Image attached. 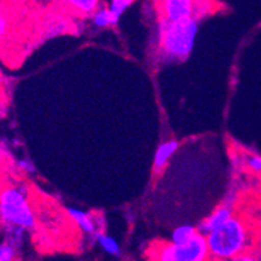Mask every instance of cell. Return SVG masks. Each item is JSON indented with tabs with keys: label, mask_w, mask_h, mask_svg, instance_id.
Returning a JSON list of instances; mask_svg holds the SVG:
<instances>
[{
	"label": "cell",
	"mask_w": 261,
	"mask_h": 261,
	"mask_svg": "<svg viewBox=\"0 0 261 261\" xmlns=\"http://www.w3.org/2000/svg\"><path fill=\"white\" fill-rule=\"evenodd\" d=\"M198 18L172 22L159 17L156 28L155 59L161 64L185 61L195 47L199 32Z\"/></svg>",
	"instance_id": "obj_1"
},
{
	"label": "cell",
	"mask_w": 261,
	"mask_h": 261,
	"mask_svg": "<svg viewBox=\"0 0 261 261\" xmlns=\"http://www.w3.org/2000/svg\"><path fill=\"white\" fill-rule=\"evenodd\" d=\"M208 251L218 261H232L252 244V232L243 217L234 215L226 224L205 237Z\"/></svg>",
	"instance_id": "obj_2"
},
{
	"label": "cell",
	"mask_w": 261,
	"mask_h": 261,
	"mask_svg": "<svg viewBox=\"0 0 261 261\" xmlns=\"http://www.w3.org/2000/svg\"><path fill=\"white\" fill-rule=\"evenodd\" d=\"M0 225L29 230L35 226V212L25 185H12L0 190Z\"/></svg>",
	"instance_id": "obj_3"
},
{
	"label": "cell",
	"mask_w": 261,
	"mask_h": 261,
	"mask_svg": "<svg viewBox=\"0 0 261 261\" xmlns=\"http://www.w3.org/2000/svg\"><path fill=\"white\" fill-rule=\"evenodd\" d=\"M210 256L205 237L198 234L185 244L165 243L156 250L155 261H207Z\"/></svg>",
	"instance_id": "obj_4"
},
{
	"label": "cell",
	"mask_w": 261,
	"mask_h": 261,
	"mask_svg": "<svg viewBox=\"0 0 261 261\" xmlns=\"http://www.w3.org/2000/svg\"><path fill=\"white\" fill-rule=\"evenodd\" d=\"M215 9V4L211 2L199 0H164L159 3V17L172 22L198 18L201 20Z\"/></svg>",
	"instance_id": "obj_5"
},
{
	"label": "cell",
	"mask_w": 261,
	"mask_h": 261,
	"mask_svg": "<svg viewBox=\"0 0 261 261\" xmlns=\"http://www.w3.org/2000/svg\"><path fill=\"white\" fill-rule=\"evenodd\" d=\"M234 205H236V201L234 200H225L224 203L220 204L215 211L210 213L205 218H203L199 225L196 226L199 234H201L203 237H207L208 234H211L212 231L217 230L218 227H221L222 225L226 224L232 216L236 215L234 213Z\"/></svg>",
	"instance_id": "obj_6"
},
{
	"label": "cell",
	"mask_w": 261,
	"mask_h": 261,
	"mask_svg": "<svg viewBox=\"0 0 261 261\" xmlns=\"http://www.w3.org/2000/svg\"><path fill=\"white\" fill-rule=\"evenodd\" d=\"M66 215L77 225L78 229L82 232H85V234L95 237L98 232L103 231L100 227V218L98 216L87 212V211L81 210V208L69 207L66 208Z\"/></svg>",
	"instance_id": "obj_7"
},
{
	"label": "cell",
	"mask_w": 261,
	"mask_h": 261,
	"mask_svg": "<svg viewBox=\"0 0 261 261\" xmlns=\"http://www.w3.org/2000/svg\"><path fill=\"white\" fill-rule=\"evenodd\" d=\"M178 147L179 143L175 139H170V141L164 142L160 146L158 147L155 152V158H153V170L156 173L161 172L163 169H165V167L168 165V163L170 161V159L174 156V153L178 151Z\"/></svg>",
	"instance_id": "obj_8"
},
{
	"label": "cell",
	"mask_w": 261,
	"mask_h": 261,
	"mask_svg": "<svg viewBox=\"0 0 261 261\" xmlns=\"http://www.w3.org/2000/svg\"><path fill=\"white\" fill-rule=\"evenodd\" d=\"M198 229L194 225L184 224L175 227L170 234V243L173 244H185L198 236Z\"/></svg>",
	"instance_id": "obj_9"
},
{
	"label": "cell",
	"mask_w": 261,
	"mask_h": 261,
	"mask_svg": "<svg viewBox=\"0 0 261 261\" xmlns=\"http://www.w3.org/2000/svg\"><path fill=\"white\" fill-rule=\"evenodd\" d=\"M64 4L82 16H92L101 3L99 0H69V2H64Z\"/></svg>",
	"instance_id": "obj_10"
},
{
	"label": "cell",
	"mask_w": 261,
	"mask_h": 261,
	"mask_svg": "<svg viewBox=\"0 0 261 261\" xmlns=\"http://www.w3.org/2000/svg\"><path fill=\"white\" fill-rule=\"evenodd\" d=\"M94 239L101 250H103L106 253H108V255L111 256L121 255L120 244H118V242L116 241L113 237L108 236V234H106L104 231H101V232H98V234L94 237Z\"/></svg>",
	"instance_id": "obj_11"
},
{
	"label": "cell",
	"mask_w": 261,
	"mask_h": 261,
	"mask_svg": "<svg viewBox=\"0 0 261 261\" xmlns=\"http://www.w3.org/2000/svg\"><path fill=\"white\" fill-rule=\"evenodd\" d=\"M91 22L95 28H99V29L117 25V22H116L113 16L111 15V12H109L108 6H104L103 3L100 4V7H99V8L94 12V15L91 16Z\"/></svg>",
	"instance_id": "obj_12"
},
{
	"label": "cell",
	"mask_w": 261,
	"mask_h": 261,
	"mask_svg": "<svg viewBox=\"0 0 261 261\" xmlns=\"http://www.w3.org/2000/svg\"><path fill=\"white\" fill-rule=\"evenodd\" d=\"M133 4L132 0H112L111 3H108V9L111 12V15L113 16L116 22L118 23L121 16L127 11L130 6Z\"/></svg>",
	"instance_id": "obj_13"
},
{
	"label": "cell",
	"mask_w": 261,
	"mask_h": 261,
	"mask_svg": "<svg viewBox=\"0 0 261 261\" xmlns=\"http://www.w3.org/2000/svg\"><path fill=\"white\" fill-rule=\"evenodd\" d=\"M18 248L4 241L0 244V261H15L17 257Z\"/></svg>",
	"instance_id": "obj_14"
},
{
	"label": "cell",
	"mask_w": 261,
	"mask_h": 261,
	"mask_svg": "<svg viewBox=\"0 0 261 261\" xmlns=\"http://www.w3.org/2000/svg\"><path fill=\"white\" fill-rule=\"evenodd\" d=\"M244 165L253 173L261 174V156L258 155H247L244 159Z\"/></svg>",
	"instance_id": "obj_15"
},
{
	"label": "cell",
	"mask_w": 261,
	"mask_h": 261,
	"mask_svg": "<svg viewBox=\"0 0 261 261\" xmlns=\"http://www.w3.org/2000/svg\"><path fill=\"white\" fill-rule=\"evenodd\" d=\"M16 167L18 168L20 172L25 173V174H34L37 172V168L30 159H18L16 161Z\"/></svg>",
	"instance_id": "obj_16"
},
{
	"label": "cell",
	"mask_w": 261,
	"mask_h": 261,
	"mask_svg": "<svg viewBox=\"0 0 261 261\" xmlns=\"http://www.w3.org/2000/svg\"><path fill=\"white\" fill-rule=\"evenodd\" d=\"M66 28H68V25H66L64 20L55 21V22L49 23V25L47 26V34L55 37V35H59L61 34V33L65 32Z\"/></svg>",
	"instance_id": "obj_17"
},
{
	"label": "cell",
	"mask_w": 261,
	"mask_h": 261,
	"mask_svg": "<svg viewBox=\"0 0 261 261\" xmlns=\"http://www.w3.org/2000/svg\"><path fill=\"white\" fill-rule=\"evenodd\" d=\"M9 29V22L8 18H7L6 15H3L2 12H0V40L4 39V37L7 35V32Z\"/></svg>",
	"instance_id": "obj_18"
},
{
	"label": "cell",
	"mask_w": 261,
	"mask_h": 261,
	"mask_svg": "<svg viewBox=\"0 0 261 261\" xmlns=\"http://www.w3.org/2000/svg\"><path fill=\"white\" fill-rule=\"evenodd\" d=\"M232 261H261V258L255 257L253 255H250V253H244V255L239 256V257L234 258Z\"/></svg>",
	"instance_id": "obj_19"
},
{
	"label": "cell",
	"mask_w": 261,
	"mask_h": 261,
	"mask_svg": "<svg viewBox=\"0 0 261 261\" xmlns=\"http://www.w3.org/2000/svg\"><path fill=\"white\" fill-rule=\"evenodd\" d=\"M0 226H2V225H0Z\"/></svg>",
	"instance_id": "obj_20"
}]
</instances>
